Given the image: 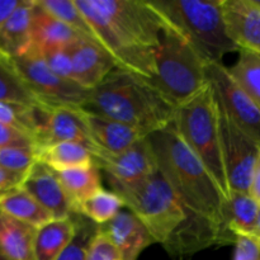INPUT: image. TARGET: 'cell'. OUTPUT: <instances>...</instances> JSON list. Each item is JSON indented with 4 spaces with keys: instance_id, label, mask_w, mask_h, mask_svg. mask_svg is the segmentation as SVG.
<instances>
[{
    "instance_id": "cell-1",
    "label": "cell",
    "mask_w": 260,
    "mask_h": 260,
    "mask_svg": "<svg viewBox=\"0 0 260 260\" xmlns=\"http://www.w3.org/2000/svg\"><path fill=\"white\" fill-rule=\"evenodd\" d=\"M111 188L172 258L184 259L211 246L233 244L215 222L188 210L160 172L135 184Z\"/></svg>"
},
{
    "instance_id": "cell-32",
    "label": "cell",
    "mask_w": 260,
    "mask_h": 260,
    "mask_svg": "<svg viewBox=\"0 0 260 260\" xmlns=\"http://www.w3.org/2000/svg\"><path fill=\"white\" fill-rule=\"evenodd\" d=\"M38 161V150L35 147H0V167L10 172L27 174Z\"/></svg>"
},
{
    "instance_id": "cell-11",
    "label": "cell",
    "mask_w": 260,
    "mask_h": 260,
    "mask_svg": "<svg viewBox=\"0 0 260 260\" xmlns=\"http://www.w3.org/2000/svg\"><path fill=\"white\" fill-rule=\"evenodd\" d=\"M217 102V101H216ZM223 162L230 192L249 193L260 144L239 128L217 103Z\"/></svg>"
},
{
    "instance_id": "cell-40",
    "label": "cell",
    "mask_w": 260,
    "mask_h": 260,
    "mask_svg": "<svg viewBox=\"0 0 260 260\" xmlns=\"http://www.w3.org/2000/svg\"><path fill=\"white\" fill-rule=\"evenodd\" d=\"M255 236L258 238L259 240V245H260V216H259V220H258V226H256V233H255Z\"/></svg>"
},
{
    "instance_id": "cell-35",
    "label": "cell",
    "mask_w": 260,
    "mask_h": 260,
    "mask_svg": "<svg viewBox=\"0 0 260 260\" xmlns=\"http://www.w3.org/2000/svg\"><path fill=\"white\" fill-rule=\"evenodd\" d=\"M234 260H260V245L255 235L236 236Z\"/></svg>"
},
{
    "instance_id": "cell-17",
    "label": "cell",
    "mask_w": 260,
    "mask_h": 260,
    "mask_svg": "<svg viewBox=\"0 0 260 260\" xmlns=\"http://www.w3.org/2000/svg\"><path fill=\"white\" fill-rule=\"evenodd\" d=\"M99 228L108 236L124 260H137L145 249L156 244L142 221L127 207L113 220Z\"/></svg>"
},
{
    "instance_id": "cell-6",
    "label": "cell",
    "mask_w": 260,
    "mask_h": 260,
    "mask_svg": "<svg viewBox=\"0 0 260 260\" xmlns=\"http://www.w3.org/2000/svg\"><path fill=\"white\" fill-rule=\"evenodd\" d=\"M173 123L229 200L231 192L223 162L217 102L208 84L178 107Z\"/></svg>"
},
{
    "instance_id": "cell-14",
    "label": "cell",
    "mask_w": 260,
    "mask_h": 260,
    "mask_svg": "<svg viewBox=\"0 0 260 260\" xmlns=\"http://www.w3.org/2000/svg\"><path fill=\"white\" fill-rule=\"evenodd\" d=\"M20 188L29 193L53 220L68 218L75 213L57 173L40 160L25 174Z\"/></svg>"
},
{
    "instance_id": "cell-31",
    "label": "cell",
    "mask_w": 260,
    "mask_h": 260,
    "mask_svg": "<svg viewBox=\"0 0 260 260\" xmlns=\"http://www.w3.org/2000/svg\"><path fill=\"white\" fill-rule=\"evenodd\" d=\"M99 225L91 222L84 216L76 213V234L73 241L56 260H86L89 248L94 236L98 233Z\"/></svg>"
},
{
    "instance_id": "cell-24",
    "label": "cell",
    "mask_w": 260,
    "mask_h": 260,
    "mask_svg": "<svg viewBox=\"0 0 260 260\" xmlns=\"http://www.w3.org/2000/svg\"><path fill=\"white\" fill-rule=\"evenodd\" d=\"M57 173L60 182L65 189L66 194L70 198L74 206V211L78 213L81 203L85 202L89 197L102 189L101 169L95 164L88 167L73 168Z\"/></svg>"
},
{
    "instance_id": "cell-25",
    "label": "cell",
    "mask_w": 260,
    "mask_h": 260,
    "mask_svg": "<svg viewBox=\"0 0 260 260\" xmlns=\"http://www.w3.org/2000/svg\"><path fill=\"white\" fill-rule=\"evenodd\" d=\"M0 211L36 229L53 220L50 213L20 187L0 197Z\"/></svg>"
},
{
    "instance_id": "cell-7",
    "label": "cell",
    "mask_w": 260,
    "mask_h": 260,
    "mask_svg": "<svg viewBox=\"0 0 260 260\" xmlns=\"http://www.w3.org/2000/svg\"><path fill=\"white\" fill-rule=\"evenodd\" d=\"M95 35L96 42L116 60L118 69L150 79L155 74V50L139 45L127 37L114 23L96 9L90 0H75Z\"/></svg>"
},
{
    "instance_id": "cell-12",
    "label": "cell",
    "mask_w": 260,
    "mask_h": 260,
    "mask_svg": "<svg viewBox=\"0 0 260 260\" xmlns=\"http://www.w3.org/2000/svg\"><path fill=\"white\" fill-rule=\"evenodd\" d=\"M95 165L104 172L109 185H128L159 173L156 155L149 136L121 154L102 152L94 157Z\"/></svg>"
},
{
    "instance_id": "cell-13",
    "label": "cell",
    "mask_w": 260,
    "mask_h": 260,
    "mask_svg": "<svg viewBox=\"0 0 260 260\" xmlns=\"http://www.w3.org/2000/svg\"><path fill=\"white\" fill-rule=\"evenodd\" d=\"M60 142H78L88 147L94 157L99 155L98 147L84 122L81 107L47 106L42 129L37 139L38 152Z\"/></svg>"
},
{
    "instance_id": "cell-33",
    "label": "cell",
    "mask_w": 260,
    "mask_h": 260,
    "mask_svg": "<svg viewBox=\"0 0 260 260\" xmlns=\"http://www.w3.org/2000/svg\"><path fill=\"white\" fill-rule=\"evenodd\" d=\"M48 68L58 75L60 78L66 79V80L74 81V70H73V61H71V55L69 47L55 48V50L47 51L43 53Z\"/></svg>"
},
{
    "instance_id": "cell-10",
    "label": "cell",
    "mask_w": 260,
    "mask_h": 260,
    "mask_svg": "<svg viewBox=\"0 0 260 260\" xmlns=\"http://www.w3.org/2000/svg\"><path fill=\"white\" fill-rule=\"evenodd\" d=\"M206 79L229 118L260 144V107L236 83L222 62L206 65Z\"/></svg>"
},
{
    "instance_id": "cell-41",
    "label": "cell",
    "mask_w": 260,
    "mask_h": 260,
    "mask_svg": "<svg viewBox=\"0 0 260 260\" xmlns=\"http://www.w3.org/2000/svg\"><path fill=\"white\" fill-rule=\"evenodd\" d=\"M256 2H258V4L260 5V0H256Z\"/></svg>"
},
{
    "instance_id": "cell-2",
    "label": "cell",
    "mask_w": 260,
    "mask_h": 260,
    "mask_svg": "<svg viewBox=\"0 0 260 260\" xmlns=\"http://www.w3.org/2000/svg\"><path fill=\"white\" fill-rule=\"evenodd\" d=\"M160 174L169 183L185 207L215 222L231 243L236 238L226 229L228 200L197 155L185 144L174 123L149 136Z\"/></svg>"
},
{
    "instance_id": "cell-28",
    "label": "cell",
    "mask_w": 260,
    "mask_h": 260,
    "mask_svg": "<svg viewBox=\"0 0 260 260\" xmlns=\"http://www.w3.org/2000/svg\"><path fill=\"white\" fill-rule=\"evenodd\" d=\"M0 102H17L30 106H45L27 88L13 62L0 55Z\"/></svg>"
},
{
    "instance_id": "cell-20",
    "label": "cell",
    "mask_w": 260,
    "mask_h": 260,
    "mask_svg": "<svg viewBox=\"0 0 260 260\" xmlns=\"http://www.w3.org/2000/svg\"><path fill=\"white\" fill-rule=\"evenodd\" d=\"M35 0H23L12 17L0 28V55L8 60L32 51V14Z\"/></svg>"
},
{
    "instance_id": "cell-19",
    "label": "cell",
    "mask_w": 260,
    "mask_h": 260,
    "mask_svg": "<svg viewBox=\"0 0 260 260\" xmlns=\"http://www.w3.org/2000/svg\"><path fill=\"white\" fill-rule=\"evenodd\" d=\"M84 38L58 18L43 9L37 0L32 14V51L43 55L55 48L70 47Z\"/></svg>"
},
{
    "instance_id": "cell-4",
    "label": "cell",
    "mask_w": 260,
    "mask_h": 260,
    "mask_svg": "<svg viewBox=\"0 0 260 260\" xmlns=\"http://www.w3.org/2000/svg\"><path fill=\"white\" fill-rule=\"evenodd\" d=\"M165 19L182 33L206 63L222 62L240 48L230 38L222 0H150Z\"/></svg>"
},
{
    "instance_id": "cell-16",
    "label": "cell",
    "mask_w": 260,
    "mask_h": 260,
    "mask_svg": "<svg viewBox=\"0 0 260 260\" xmlns=\"http://www.w3.org/2000/svg\"><path fill=\"white\" fill-rule=\"evenodd\" d=\"M222 12L231 40L240 50L260 53V5L256 0H222Z\"/></svg>"
},
{
    "instance_id": "cell-3",
    "label": "cell",
    "mask_w": 260,
    "mask_h": 260,
    "mask_svg": "<svg viewBox=\"0 0 260 260\" xmlns=\"http://www.w3.org/2000/svg\"><path fill=\"white\" fill-rule=\"evenodd\" d=\"M81 108L150 136L174 122L178 107L157 91L147 78L117 68L91 89Z\"/></svg>"
},
{
    "instance_id": "cell-8",
    "label": "cell",
    "mask_w": 260,
    "mask_h": 260,
    "mask_svg": "<svg viewBox=\"0 0 260 260\" xmlns=\"http://www.w3.org/2000/svg\"><path fill=\"white\" fill-rule=\"evenodd\" d=\"M12 62L27 88L45 106L83 107L90 95V90L75 81L56 75L41 53L30 51Z\"/></svg>"
},
{
    "instance_id": "cell-37",
    "label": "cell",
    "mask_w": 260,
    "mask_h": 260,
    "mask_svg": "<svg viewBox=\"0 0 260 260\" xmlns=\"http://www.w3.org/2000/svg\"><path fill=\"white\" fill-rule=\"evenodd\" d=\"M24 177L25 174L10 172L0 167V197L12 192L15 188H19Z\"/></svg>"
},
{
    "instance_id": "cell-30",
    "label": "cell",
    "mask_w": 260,
    "mask_h": 260,
    "mask_svg": "<svg viewBox=\"0 0 260 260\" xmlns=\"http://www.w3.org/2000/svg\"><path fill=\"white\" fill-rule=\"evenodd\" d=\"M38 4L65 23L66 25L83 36L84 38L96 42L95 35L85 15L80 12L75 0H37ZM98 43V42H96Z\"/></svg>"
},
{
    "instance_id": "cell-39",
    "label": "cell",
    "mask_w": 260,
    "mask_h": 260,
    "mask_svg": "<svg viewBox=\"0 0 260 260\" xmlns=\"http://www.w3.org/2000/svg\"><path fill=\"white\" fill-rule=\"evenodd\" d=\"M249 193H250L251 197L260 205V152L253 170V177H251V184Z\"/></svg>"
},
{
    "instance_id": "cell-38",
    "label": "cell",
    "mask_w": 260,
    "mask_h": 260,
    "mask_svg": "<svg viewBox=\"0 0 260 260\" xmlns=\"http://www.w3.org/2000/svg\"><path fill=\"white\" fill-rule=\"evenodd\" d=\"M23 0H0V28L19 8Z\"/></svg>"
},
{
    "instance_id": "cell-26",
    "label": "cell",
    "mask_w": 260,
    "mask_h": 260,
    "mask_svg": "<svg viewBox=\"0 0 260 260\" xmlns=\"http://www.w3.org/2000/svg\"><path fill=\"white\" fill-rule=\"evenodd\" d=\"M38 160L55 172L95 164L93 152L78 142H60L46 147L38 152Z\"/></svg>"
},
{
    "instance_id": "cell-36",
    "label": "cell",
    "mask_w": 260,
    "mask_h": 260,
    "mask_svg": "<svg viewBox=\"0 0 260 260\" xmlns=\"http://www.w3.org/2000/svg\"><path fill=\"white\" fill-rule=\"evenodd\" d=\"M5 146H22V147H35L38 150L37 142L29 135L22 131L12 128V127L3 124L0 122V147Z\"/></svg>"
},
{
    "instance_id": "cell-42",
    "label": "cell",
    "mask_w": 260,
    "mask_h": 260,
    "mask_svg": "<svg viewBox=\"0 0 260 260\" xmlns=\"http://www.w3.org/2000/svg\"><path fill=\"white\" fill-rule=\"evenodd\" d=\"M2 56H3V55H2Z\"/></svg>"
},
{
    "instance_id": "cell-23",
    "label": "cell",
    "mask_w": 260,
    "mask_h": 260,
    "mask_svg": "<svg viewBox=\"0 0 260 260\" xmlns=\"http://www.w3.org/2000/svg\"><path fill=\"white\" fill-rule=\"evenodd\" d=\"M260 205L250 193L231 192L226 203V229L233 236L255 235Z\"/></svg>"
},
{
    "instance_id": "cell-9",
    "label": "cell",
    "mask_w": 260,
    "mask_h": 260,
    "mask_svg": "<svg viewBox=\"0 0 260 260\" xmlns=\"http://www.w3.org/2000/svg\"><path fill=\"white\" fill-rule=\"evenodd\" d=\"M127 37L146 48L159 46L162 32L169 27L164 15L150 0H90Z\"/></svg>"
},
{
    "instance_id": "cell-29",
    "label": "cell",
    "mask_w": 260,
    "mask_h": 260,
    "mask_svg": "<svg viewBox=\"0 0 260 260\" xmlns=\"http://www.w3.org/2000/svg\"><path fill=\"white\" fill-rule=\"evenodd\" d=\"M229 70L236 83L260 107V53L240 50L238 61Z\"/></svg>"
},
{
    "instance_id": "cell-5",
    "label": "cell",
    "mask_w": 260,
    "mask_h": 260,
    "mask_svg": "<svg viewBox=\"0 0 260 260\" xmlns=\"http://www.w3.org/2000/svg\"><path fill=\"white\" fill-rule=\"evenodd\" d=\"M206 65L187 38L169 24L155 48V74L149 81L170 103L179 107L207 85Z\"/></svg>"
},
{
    "instance_id": "cell-21",
    "label": "cell",
    "mask_w": 260,
    "mask_h": 260,
    "mask_svg": "<svg viewBox=\"0 0 260 260\" xmlns=\"http://www.w3.org/2000/svg\"><path fill=\"white\" fill-rule=\"evenodd\" d=\"M36 231L0 211V260H35Z\"/></svg>"
},
{
    "instance_id": "cell-34",
    "label": "cell",
    "mask_w": 260,
    "mask_h": 260,
    "mask_svg": "<svg viewBox=\"0 0 260 260\" xmlns=\"http://www.w3.org/2000/svg\"><path fill=\"white\" fill-rule=\"evenodd\" d=\"M86 260H124L116 246L112 244L108 236L98 229L89 248Z\"/></svg>"
},
{
    "instance_id": "cell-15",
    "label": "cell",
    "mask_w": 260,
    "mask_h": 260,
    "mask_svg": "<svg viewBox=\"0 0 260 260\" xmlns=\"http://www.w3.org/2000/svg\"><path fill=\"white\" fill-rule=\"evenodd\" d=\"M73 61L74 81L91 90L118 68L116 60L99 43L81 38L69 47Z\"/></svg>"
},
{
    "instance_id": "cell-18",
    "label": "cell",
    "mask_w": 260,
    "mask_h": 260,
    "mask_svg": "<svg viewBox=\"0 0 260 260\" xmlns=\"http://www.w3.org/2000/svg\"><path fill=\"white\" fill-rule=\"evenodd\" d=\"M81 114H83L84 122L88 127L91 140L98 147L99 154L102 152L121 154L141 141L142 139L147 137V135L135 127L90 113L83 108H81Z\"/></svg>"
},
{
    "instance_id": "cell-27",
    "label": "cell",
    "mask_w": 260,
    "mask_h": 260,
    "mask_svg": "<svg viewBox=\"0 0 260 260\" xmlns=\"http://www.w3.org/2000/svg\"><path fill=\"white\" fill-rule=\"evenodd\" d=\"M124 207V201L118 193L102 188L81 203L78 213L102 226L113 220Z\"/></svg>"
},
{
    "instance_id": "cell-22",
    "label": "cell",
    "mask_w": 260,
    "mask_h": 260,
    "mask_svg": "<svg viewBox=\"0 0 260 260\" xmlns=\"http://www.w3.org/2000/svg\"><path fill=\"white\" fill-rule=\"evenodd\" d=\"M75 234L76 213L38 228L35 236V260H56L73 241Z\"/></svg>"
}]
</instances>
